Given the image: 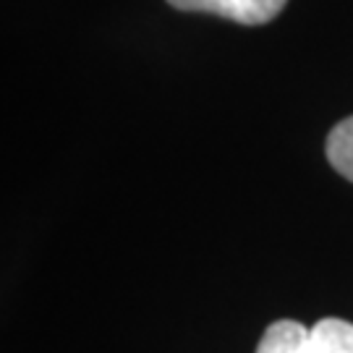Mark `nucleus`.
<instances>
[{
    "mask_svg": "<svg viewBox=\"0 0 353 353\" xmlns=\"http://www.w3.org/2000/svg\"><path fill=\"white\" fill-rule=\"evenodd\" d=\"M288 0H168L176 11L189 13H212L228 21L246 26L267 24L285 8Z\"/></svg>",
    "mask_w": 353,
    "mask_h": 353,
    "instance_id": "f257e3e1",
    "label": "nucleus"
},
{
    "mask_svg": "<svg viewBox=\"0 0 353 353\" xmlns=\"http://www.w3.org/2000/svg\"><path fill=\"white\" fill-rule=\"evenodd\" d=\"M309 353H353V325L325 316L309 327Z\"/></svg>",
    "mask_w": 353,
    "mask_h": 353,
    "instance_id": "f03ea898",
    "label": "nucleus"
},
{
    "mask_svg": "<svg viewBox=\"0 0 353 353\" xmlns=\"http://www.w3.org/2000/svg\"><path fill=\"white\" fill-rule=\"evenodd\" d=\"M256 353H309V327L296 319H278L265 330Z\"/></svg>",
    "mask_w": 353,
    "mask_h": 353,
    "instance_id": "7ed1b4c3",
    "label": "nucleus"
},
{
    "mask_svg": "<svg viewBox=\"0 0 353 353\" xmlns=\"http://www.w3.org/2000/svg\"><path fill=\"white\" fill-rule=\"evenodd\" d=\"M325 154H327L330 165L345 181L353 183V115H348L330 131L327 141H325Z\"/></svg>",
    "mask_w": 353,
    "mask_h": 353,
    "instance_id": "20e7f679",
    "label": "nucleus"
}]
</instances>
